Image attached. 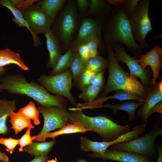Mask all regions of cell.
Instances as JSON below:
<instances>
[{
    "instance_id": "1",
    "label": "cell",
    "mask_w": 162,
    "mask_h": 162,
    "mask_svg": "<svg viewBox=\"0 0 162 162\" xmlns=\"http://www.w3.org/2000/svg\"><path fill=\"white\" fill-rule=\"evenodd\" d=\"M102 37L105 46L113 47L120 42L137 58L142 55V49L134 39L129 19L124 14L122 5L115 6L110 16L104 20Z\"/></svg>"
},
{
    "instance_id": "2",
    "label": "cell",
    "mask_w": 162,
    "mask_h": 162,
    "mask_svg": "<svg viewBox=\"0 0 162 162\" xmlns=\"http://www.w3.org/2000/svg\"><path fill=\"white\" fill-rule=\"evenodd\" d=\"M0 85L8 93L27 96L35 100L38 105L57 106L67 109V102L63 98L50 94L43 86L33 80L28 82L22 74L7 75L0 78Z\"/></svg>"
},
{
    "instance_id": "3",
    "label": "cell",
    "mask_w": 162,
    "mask_h": 162,
    "mask_svg": "<svg viewBox=\"0 0 162 162\" xmlns=\"http://www.w3.org/2000/svg\"><path fill=\"white\" fill-rule=\"evenodd\" d=\"M113 48L110 46H106L109 75L101 96H106L112 91L124 90L134 93L145 100L150 88L144 86L136 78L122 68L115 57Z\"/></svg>"
},
{
    "instance_id": "4",
    "label": "cell",
    "mask_w": 162,
    "mask_h": 162,
    "mask_svg": "<svg viewBox=\"0 0 162 162\" xmlns=\"http://www.w3.org/2000/svg\"><path fill=\"white\" fill-rule=\"evenodd\" d=\"M69 109L71 111L69 112L70 123H80L86 128L97 133L103 141H111L130 131L129 125H119L108 117L89 116L85 115L80 110L75 108Z\"/></svg>"
},
{
    "instance_id": "5",
    "label": "cell",
    "mask_w": 162,
    "mask_h": 162,
    "mask_svg": "<svg viewBox=\"0 0 162 162\" xmlns=\"http://www.w3.org/2000/svg\"><path fill=\"white\" fill-rule=\"evenodd\" d=\"M76 1H67L56 23L54 30L62 51L65 52L72 41L80 23Z\"/></svg>"
},
{
    "instance_id": "6",
    "label": "cell",
    "mask_w": 162,
    "mask_h": 162,
    "mask_svg": "<svg viewBox=\"0 0 162 162\" xmlns=\"http://www.w3.org/2000/svg\"><path fill=\"white\" fill-rule=\"evenodd\" d=\"M160 121L158 118L151 129L143 135L126 142L113 144L110 149L145 155L156 160L157 153L155 141L158 136H162Z\"/></svg>"
},
{
    "instance_id": "7",
    "label": "cell",
    "mask_w": 162,
    "mask_h": 162,
    "mask_svg": "<svg viewBox=\"0 0 162 162\" xmlns=\"http://www.w3.org/2000/svg\"><path fill=\"white\" fill-rule=\"evenodd\" d=\"M151 1L140 0L134 14L128 18L134 39L139 42L142 49L148 46L145 38L147 34L153 30L148 12Z\"/></svg>"
},
{
    "instance_id": "8",
    "label": "cell",
    "mask_w": 162,
    "mask_h": 162,
    "mask_svg": "<svg viewBox=\"0 0 162 162\" xmlns=\"http://www.w3.org/2000/svg\"><path fill=\"white\" fill-rule=\"evenodd\" d=\"M73 77L70 69L58 74L48 75L44 74L37 79V81L47 90L56 95L64 97L73 105L76 106L70 93Z\"/></svg>"
},
{
    "instance_id": "9",
    "label": "cell",
    "mask_w": 162,
    "mask_h": 162,
    "mask_svg": "<svg viewBox=\"0 0 162 162\" xmlns=\"http://www.w3.org/2000/svg\"><path fill=\"white\" fill-rule=\"evenodd\" d=\"M104 20L102 17H82L77 35L69 46L74 49L83 43L95 39L104 43L102 37V28Z\"/></svg>"
},
{
    "instance_id": "10",
    "label": "cell",
    "mask_w": 162,
    "mask_h": 162,
    "mask_svg": "<svg viewBox=\"0 0 162 162\" xmlns=\"http://www.w3.org/2000/svg\"><path fill=\"white\" fill-rule=\"evenodd\" d=\"M114 54L118 63L124 62L127 65L130 70V74L135 78H139L142 84L146 87L150 88L153 86L152 84L150 78L151 69L146 68L142 70L135 56L132 57L126 52L124 46L118 43L113 47Z\"/></svg>"
},
{
    "instance_id": "11",
    "label": "cell",
    "mask_w": 162,
    "mask_h": 162,
    "mask_svg": "<svg viewBox=\"0 0 162 162\" xmlns=\"http://www.w3.org/2000/svg\"><path fill=\"white\" fill-rule=\"evenodd\" d=\"M37 108L44 120L43 128L38 134L61 129L70 123L69 112L66 109L57 106L46 107L40 105H38Z\"/></svg>"
},
{
    "instance_id": "12",
    "label": "cell",
    "mask_w": 162,
    "mask_h": 162,
    "mask_svg": "<svg viewBox=\"0 0 162 162\" xmlns=\"http://www.w3.org/2000/svg\"><path fill=\"white\" fill-rule=\"evenodd\" d=\"M24 18L29 23L32 30L36 34L46 33L51 30L52 22L43 11L39 6H34L21 9Z\"/></svg>"
},
{
    "instance_id": "13",
    "label": "cell",
    "mask_w": 162,
    "mask_h": 162,
    "mask_svg": "<svg viewBox=\"0 0 162 162\" xmlns=\"http://www.w3.org/2000/svg\"><path fill=\"white\" fill-rule=\"evenodd\" d=\"M87 156L121 162H155V160L147 156L110 149H106L103 153H93L88 154Z\"/></svg>"
},
{
    "instance_id": "14",
    "label": "cell",
    "mask_w": 162,
    "mask_h": 162,
    "mask_svg": "<svg viewBox=\"0 0 162 162\" xmlns=\"http://www.w3.org/2000/svg\"><path fill=\"white\" fill-rule=\"evenodd\" d=\"M162 48L156 44L145 55H142L139 59H136L142 70L148 66L151 67L153 74L151 84L155 85L156 80L159 76L160 71L162 69Z\"/></svg>"
},
{
    "instance_id": "15",
    "label": "cell",
    "mask_w": 162,
    "mask_h": 162,
    "mask_svg": "<svg viewBox=\"0 0 162 162\" xmlns=\"http://www.w3.org/2000/svg\"><path fill=\"white\" fill-rule=\"evenodd\" d=\"M162 100V81L156 82L150 88L143 104L136 111L137 116L140 117L142 121L146 123L149 118L148 114L151 109Z\"/></svg>"
},
{
    "instance_id": "16",
    "label": "cell",
    "mask_w": 162,
    "mask_h": 162,
    "mask_svg": "<svg viewBox=\"0 0 162 162\" xmlns=\"http://www.w3.org/2000/svg\"><path fill=\"white\" fill-rule=\"evenodd\" d=\"M146 124L138 125L134 126L132 130L129 131L110 142H98L94 141L93 143L92 148L96 153L102 154L107 149V148L116 143L126 142L134 140L140 136L144 132Z\"/></svg>"
},
{
    "instance_id": "17",
    "label": "cell",
    "mask_w": 162,
    "mask_h": 162,
    "mask_svg": "<svg viewBox=\"0 0 162 162\" xmlns=\"http://www.w3.org/2000/svg\"><path fill=\"white\" fill-rule=\"evenodd\" d=\"M111 96L101 97L92 102L84 104L79 103L78 106L82 110L85 109H94L100 108L103 103L112 99H116L120 101L125 100H136L139 102L144 103L145 100L137 96L135 94L129 91L119 90Z\"/></svg>"
},
{
    "instance_id": "18",
    "label": "cell",
    "mask_w": 162,
    "mask_h": 162,
    "mask_svg": "<svg viewBox=\"0 0 162 162\" xmlns=\"http://www.w3.org/2000/svg\"><path fill=\"white\" fill-rule=\"evenodd\" d=\"M105 49L104 44L97 39L83 43L74 49L79 56L86 62L90 58L98 56L99 50L103 51Z\"/></svg>"
},
{
    "instance_id": "19",
    "label": "cell",
    "mask_w": 162,
    "mask_h": 162,
    "mask_svg": "<svg viewBox=\"0 0 162 162\" xmlns=\"http://www.w3.org/2000/svg\"><path fill=\"white\" fill-rule=\"evenodd\" d=\"M92 131L89 129L86 128L82 124L79 122L73 124L69 123L60 130L52 132H48L36 135L35 140L36 141L41 142H45L46 139L49 138H54L60 135L77 133H84L87 131Z\"/></svg>"
},
{
    "instance_id": "20",
    "label": "cell",
    "mask_w": 162,
    "mask_h": 162,
    "mask_svg": "<svg viewBox=\"0 0 162 162\" xmlns=\"http://www.w3.org/2000/svg\"><path fill=\"white\" fill-rule=\"evenodd\" d=\"M0 4L8 9L14 16L12 21L20 27H25L30 32L34 40V46H36L40 45V38L34 33L31 28L28 21L25 19L21 12L8 0H0Z\"/></svg>"
},
{
    "instance_id": "21",
    "label": "cell",
    "mask_w": 162,
    "mask_h": 162,
    "mask_svg": "<svg viewBox=\"0 0 162 162\" xmlns=\"http://www.w3.org/2000/svg\"><path fill=\"white\" fill-rule=\"evenodd\" d=\"M44 34L46 47L49 54L47 66L52 69L62 55L61 48L56 37L51 30Z\"/></svg>"
},
{
    "instance_id": "22",
    "label": "cell",
    "mask_w": 162,
    "mask_h": 162,
    "mask_svg": "<svg viewBox=\"0 0 162 162\" xmlns=\"http://www.w3.org/2000/svg\"><path fill=\"white\" fill-rule=\"evenodd\" d=\"M113 10L106 0H91L89 8L83 17H102L105 20L110 16Z\"/></svg>"
},
{
    "instance_id": "23",
    "label": "cell",
    "mask_w": 162,
    "mask_h": 162,
    "mask_svg": "<svg viewBox=\"0 0 162 162\" xmlns=\"http://www.w3.org/2000/svg\"><path fill=\"white\" fill-rule=\"evenodd\" d=\"M17 102L15 99L8 100L6 98L0 99V134H6L10 130L7 125V119L11 110L16 109Z\"/></svg>"
},
{
    "instance_id": "24",
    "label": "cell",
    "mask_w": 162,
    "mask_h": 162,
    "mask_svg": "<svg viewBox=\"0 0 162 162\" xmlns=\"http://www.w3.org/2000/svg\"><path fill=\"white\" fill-rule=\"evenodd\" d=\"M144 103L136 102L134 100L121 104H103L101 107H107L111 109L113 113L115 114L118 111L122 110L127 112L129 116V121L133 122L136 120L135 112L138 108L142 105ZM100 107V108H101Z\"/></svg>"
},
{
    "instance_id": "25",
    "label": "cell",
    "mask_w": 162,
    "mask_h": 162,
    "mask_svg": "<svg viewBox=\"0 0 162 162\" xmlns=\"http://www.w3.org/2000/svg\"><path fill=\"white\" fill-rule=\"evenodd\" d=\"M15 64L22 70L26 71L28 68L21 60L20 55L8 48L0 50V67L9 64Z\"/></svg>"
},
{
    "instance_id": "26",
    "label": "cell",
    "mask_w": 162,
    "mask_h": 162,
    "mask_svg": "<svg viewBox=\"0 0 162 162\" xmlns=\"http://www.w3.org/2000/svg\"><path fill=\"white\" fill-rule=\"evenodd\" d=\"M76 52L75 49L69 46L64 53L62 55L52 68L50 75L62 73L70 68Z\"/></svg>"
},
{
    "instance_id": "27",
    "label": "cell",
    "mask_w": 162,
    "mask_h": 162,
    "mask_svg": "<svg viewBox=\"0 0 162 162\" xmlns=\"http://www.w3.org/2000/svg\"><path fill=\"white\" fill-rule=\"evenodd\" d=\"M56 141L52 140L48 142H33L23 148L25 152L34 156H47L55 144Z\"/></svg>"
},
{
    "instance_id": "28",
    "label": "cell",
    "mask_w": 162,
    "mask_h": 162,
    "mask_svg": "<svg viewBox=\"0 0 162 162\" xmlns=\"http://www.w3.org/2000/svg\"><path fill=\"white\" fill-rule=\"evenodd\" d=\"M66 0H44L39 4L41 10L45 13L53 22L60 10L64 6Z\"/></svg>"
},
{
    "instance_id": "29",
    "label": "cell",
    "mask_w": 162,
    "mask_h": 162,
    "mask_svg": "<svg viewBox=\"0 0 162 162\" xmlns=\"http://www.w3.org/2000/svg\"><path fill=\"white\" fill-rule=\"evenodd\" d=\"M8 117L10 118L9 122L12 124L11 128L14 131L15 134L17 135L26 128L31 127L34 128L32 124L31 120L27 119L20 115L14 110H11Z\"/></svg>"
},
{
    "instance_id": "30",
    "label": "cell",
    "mask_w": 162,
    "mask_h": 162,
    "mask_svg": "<svg viewBox=\"0 0 162 162\" xmlns=\"http://www.w3.org/2000/svg\"><path fill=\"white\" fill-rule=\"evenodd\" d=\"M17 112L22 116L33 121L34 124H39V112L36 107L35 103L32 101L24 107L19 109Z\"/></svg>"
},
{
    "instance_id": "31",
    "label": "cell",
    "mask_w": 162,
    "mask_h": 162,
    "mask_svg": "<svg viewBox=\"0 0 162 162\" xmlns=\"http://www.w3.org/2000/svg\"><path fill=\"white\" fill-rule=\"evenodd\" d=\"M107 68L106 59L99 56L90 58L86 62L85 69L97 73Z\"/></svg>"
},
{
    "instance_id": "32",
    "label": "cell",
    "mask_w": 162,
    "mask_h": 162,
    "mask_svg": "<svg viewBox=\"0 0 162 162\" xmlns=\"http://www.w3.org/2000/svg\"><path fill=\"white\" fill-rule=\"evenodd\" d=\"M86 63L76 51L70 68L74 82H77L81 74L85 69Z\"/></svg>"
},
{
    "instance_id": "33",
    "label": "cell",
    "mask_w": 162,
    "mask_h": 162,
    "mask_svg": "<svg viewBox=\"0 0 162 162\" xmlns=\"http://www.w3.org/2000/svg\"><path fill=\"white\" fill-rule=\"evenodd\" d=\"M97 73L85 69L81 74L77 82V87L82 91L91 85Z\"/></svg>"
},
{
    "instance_id": "34",
    "label": "cell",
    "mask_w": 162,
    "mask_h": 162,
    "mask_svg": "<svg viewBox=\"0 0 162 162\" xmlns=\"http://www.w3.org/2000/svg\"><path fill=\"white\" fill-rule=\"evenodd\" d=\"M101 88L91 85L82 91L79 97L84 100L86 103H90L94 100L100 92Z\"/></svg>"
},
{
    "instance_id": "35",
    "label": "cell",
    "mask_w": 162,
    "mask_h": 162,
    "mask_svg": "<svg viewBox=\"0 0 162 162\" xmlns=\"http://www.w3.org/2000/svg\"><path fill=\"white\" fill-rule=\"evenodd\" d=\"M140 0H125L122 5L123 12L128 18L134 14L136 6Z\"/></svg>"
},
{
    "instance_id": "36",
    "label": "cell",
    "mask_w": 162,
    "mask_h": 162,
    "mask_svg": "<svg viewBox=\"0 0 162 162\" xmlns=\"http://www.w3.org/2000/svg\"><path fill=\"white\" fill-rule=\"evenodd\" d=\"M32 128L30 127L28 128L25 134L20 138L19 139L18 145H20V147L19 148L20 152L23 151L24 147L31 144L33 142V141L36 139V136H32L30 135L31 130Z\"/></svg>"
},
{
    "instance_id": "37",
    "label": "cell",
    "mask_w": 162,
    "mask_h": 162,
    "mask_svg": "<svg viewBox=\"0 0 162 162\" xmlns=\"http://www.w3.org/2000/svg\"><path fill=\"white\" fill-rule=\"evenodd\" d=\"M19 139H15L11 137L9 138H0V144L3 145L6 147V150L12 154L16 146L18 145Z\"/></svg>"
},
{
    "instance_id": "38",
    "label": "cell",
    "mask_w": 162,
    "mask_h": 162,
    "mask_svg": "<svg viewBox=\"0 0 162 162\" xmlns=\"http://www.w3.org/2000/svg\"><path fill=\"white\" fill-rule=\"evenodd\" d=\"M76 2L79 16H83L89 8L90 0H77Z\"/></svg>"
},
{
    "instance_id": "39",
    "label": "cell",
    "mask_w": 162,
    "mask_h": 162,
    "mask_svg": "<svg viewBox=\"0 0 162 162\" xmlns=\"http://www.w3.org/2000/svg\"><path fill=\"white\" fill-rule=\"evenodd\" d=\"M104 70L97 73L92 85L101 88L104 83Z\"/></svg>"
},
{
    "instance_id": "40",
    "label": "cell",
    "mask_w": 162,
    "mask_h": 162,
    "mask_svg": "<svg viewBox=\"0 0 162 162\" xmlns=\"http://www.w3.org/2000/svg\"><path fill=\"white\" fill-rule=\"evenodd\" d=\"M162 101L155 105L149 111L148 115V118H149L152 114L155 112H159L162 114Z\"/></svg>"
},
{
    "instance_id": "41",
    "label": "cell",
    "mask_w": 162,
    "mask_h": 162,
    "mask_svg": "<svg viewBox=\"0 0 162 162\" xmlns=\"http://www.w3.org/2000/svg\"><path fill=\"white\" fill-rule=\"evenodd\" d=\"M49 157L47 156H34L33 159L27 162H46Z\"/></svg>"
},
{
    "instance_id": "42",
    "label": "cell",
    "mask_w": 162,
    "mask_h": 162,
    "mask_svg": "<svg viewBox=\"0 0 162 162\" xmlns=\"http://www.w3.org/2000/svg\"><path fill=\"white\" fill-rule=\"evenodd\" d=\"M156 150L157 153L156 162H162V146L161 144L158 145Z\"/></svg>"
},
{
    "instance_id": "43",
    "label": "cell",
    "mask_w": 162,
    "mask_h": 162,
    "mask_svg": "<svg viewBox=\"0 0 162 162\" xmlns=\"http://www.w3.org/2000/svg\"><path fill=\"white\" fill-rule=\"evenodd\" d=\"M125 0H106L107 2L109 4L113 5L115 6L122 4Z\"/></svg>"
},
{
    "instance_id": "44",
    "label": "cell",
    "mask_w": 162,
    "mask_h": 162,
    "mask_svg": "<svg viewBox=\"0 0 162 162\" xmlns=\"http://www.w3.org/2000/svg\"><path fill=\"white\" fill-rule=\"evenodd\" d=\"M0 161L2 162H8L9 161V158L7 155L2 152L0 149Z\"/></svg>"
},
{
    "instance_id": "45",
    "label": "cell",
    "mask_w": 162,
    "mask_h": 162,
    "mask_svg": "<svg viewBox=\"0 0 162 162\" xmlns=\"http://www.w3.org/2000/svg\"><path fill=\"white\" fill-rule=\"evenodd\" d=\"M7 70V69L3 67H0V76L4 75Z\"/></svg>"
},
{
    "instance_id": "46",
    "label": "cell",
    "mask_w": 162,
    "mask_h": 162,
    "mask_svg": "<svg viewBox=\"0 0 162 162\" xmlns=\"http://www.w3.org/2000/svg\"><path fill=\"white\" fill-rule=\"evenodd\" d=\"M46 162H58L57 160V158H55L54 159H52L51 160H48Z\"/></svg>"
},
{
    "instance_id": "47",
    "label": "cell",
    "mask_w": 162,
    "mask_h": 162,
    "mask_svg": "<svg viewBox=\"0 0 162 162\" xmlns=\"http://www.w3.org/2000/svg\"><path fill=\"white\" fill-rule=\"evenodd\" d=\"M3 90V89L2 87L0 85V92H2Z\"/></svg>"
},
{
    "instance_id": "48",
    "label": "cell",
    "mask_w": 162,
    "mask_h": 162,
    "mask_svg": "<svg viewBox=\"0 0 162 162\" xmlns=\"http://www.w3.org/2000/svg\"><path fill=\"white\" fill-rule=\"evenodd\" d=\"M77 162H87L86 161L84 160H80L78 161Z\"/></svg>"
}]
</instances>
